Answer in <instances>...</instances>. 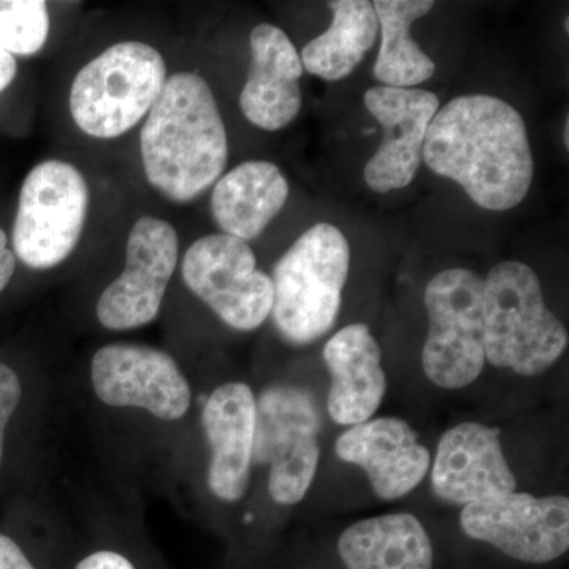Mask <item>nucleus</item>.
I'll list each match as a JSON object with an SVG mask.
<instances>
[{
	"mask_svg": "<svg viewBox=\"0 0 569 569\" xmlns=\"http://www.w3.org/2000/svg\"><path fill=\"white\" fill-rule=\"evenodd\" d=\"M422 159L488 211L516 208L533 181V152L522 116L505 100L482 93L456 97L437 111Z\"/></svg>",
	"mask_w": 569,
	"mask_h": 569,
	"instance_id": "f257e3e1",
	"label": "nucleus"
},
{
	"mask_svg": "<svg viewBox=\"0 0 569 569\" xmlns=\"http://www.w3.org/2000/svg\"><path fill=\"white\" fill-rule=\"evenodd\" d=\"M142 167L153 189L189 203L219 181L228 137L208 81L181 71L164 82L140 134Z\"/></svg>",
	"mask_w": 569,
	"mask_h": 569,
	"instance_id": "f03ea898",
	"label": "nucleus"
},
{
	"mask_svg": "<svg viewBox=\"0 0 569 569\" xmlns=\"http://www.w3.org/2000/svg\"><path fill=\"white\" fill-rule=\"evenodd\" d=\"M486 362L516 376L538 377L567 351V326L550 312L537 272L501 261L485 280Z\"/></svg>",
	"mask_w": 569,
	"mask_h": 569,
	"instance_id": "7ed1b4c3",
	"label": "nucleus"
},
{
	"mask_svg": "<svg viewBox=\"0 0 569 569\" xmlns=\"http://www.w3.org/2000/svg\"><path fill=\"white\" fill-rule=\"evenodd\" d=\"M350 258L342 231L320 222L299 236L277 261L271 316L287 342L309 346L331 331L342 306Z\"/></svg>",
	"mask_w": 569,
	"mask_h": 569,
	"instance_id": "20e7f679",
	"label": "nucleus"
},
{
	"mask_svg": "<svg viewBox=\"0 0 569 569\" xmlns=\"http://www.w3.org/2000/svg\"><path fill=\"white\" fill-rule=\"evenodd\" d=\"M167 80V63L156 48L141 41L112 44L74 77L71 118L89 137H122L149 114Z\"/></svg>",
	"mask_w": 569,
	"mask_h": 569,
	"instance_id": "39448f33",
	"label": "nucleus"
},
{
	"mask_svg": "<svg viewBox=\"0 0 569 569\" xmlns=\"http://www.w3.org/2000/svg\"><path fill=\"white\" fill-rule=\"evenodd\" d=\"M429 332L421 366L430 383L448 391L473 385L486 366L485 280L470 269L438 272L427 283Z\"/></svg>",
	"mask_w": 569,
	"mask_h": 569,
	"instance_id": "423d86ee",
	"label": "nucleus"
},
{
	"mask_svg": "<svg viewBox=\"0 0 569 569\" xmlns=\"http://www.w3.org/2000/svg\"><path fill=\"white\" fill-rule=\"evenodd\" d=\"M320 411L306 389L271 387L257 399L253 462L269 467L268 490L276 503H301L317 477Z\"/></svg>",
	"mask_w": 569,
	"mask_h": 569,
	"instance_id": "0eeeda50",
	"label": "nucleus"
},
{
	"mask_svg": "<svg viewBox=\"0 0 569 569\" xmlns=\"http://www.w3.org/2000/svg\"><path fill=\"white\" fill-rule=\"evenodd\" d=\"M89 186L77 167L47 160L26 176L13 223V249L32 269L63 263L80 242Z\"/></svg>",
	"mask_w": 569,
	"mask_h": 569,
	"instance_id": "6e6552de",
	"label": "nucleus"
},
{
	"mask_svg": "<svg viewBox=\"0 0 569 569\" xmlns=\"http://www.w3.org/2000/svg\"><path fill=\"white\" fill-rule=\"evenodd\" d=\"M182 277L187 288L236 331H253L271 316V277L257 268L253 250L241 239H198L183 254Z\"/></svg>",
	"mask_w": 569,
	"mask_h": 569,
	"instance_id": "1a4fd4ad",
	"label": "nucleus"
},
{
	"mask_svg": "<svg viewBox=\"0 0 569 569\" xmlns=\"http://www.w3.org/2000/svg\"><path fill=\"white\" fill-rule=\"evenodd\" d=\"M459 522L468 538L488 542L523 563H550L569 549V500L565 496L511 492L489 498L463 507Z\"/></svg>",
	"mask_w": 569,
	"mask_h": 569,
	"instance_id": "9d476101",
	"label": "nucleus"
},
{
	"mask_svg": "<svg viewBox=\"0 0 569 569\" xmlns=\"http://www.w3.org/2000/svg\"><path fill=\"white\" fill-rule=\"evenodd\" d=\"M178 260L173 224L149 216L138 219L127 239L126 269L97 302L100 325L129 331L156 320Z\"/></svg>",
	"mask_w": 569,
	"mask_h": 569,
	"instance_id": "9b49d317",
	"label": "nucleus"
},
{
	"mask_svg": "<svg viewBox=\"0 0 569 569\" xmlns=\"http://www.w3.org/2000/svg\"><path fill=\"white\" fill-rule=\"evenodd\" d=\"M92 388L110 407H134L163 421L186 417L192 403L189 381L162 350L137 343H111L92 358Z\"/></svg>",
	"mask_w": 569,
	"mask_h": 569,
	"instance_id": "f8f14e48",
	"label": "nucleus"
},
{
	"mask_svg": "<svg viewBox=\"0 0 569 569\" xmlns=\"http://www.w3.org/2000/svg\"><path fill=\"white\" fill-rule=\"evenodd\" d=\"M365 104L383 129V141L365 167V181L377 193L406 189L421 167L427 130L440 100L425 89L373 86L365 93Z\"/></svg>",
	"mask_w": 569,
	"mask_h": 569,
	"instance_id": "ddd939ff",
	"label": "nucleus"
},
{
	"mask_svg": "<svg viewBox=\"0 0 569 569\" xmlns=\"http://www.w3.org/2000/svg\"><path fill=\"white\" fill-rule=\"evenodd\" d=\"M498 427L460 422L441 436L430 463V485L441 501L467 507L516 492L518 479L509 467Z\"/></svg>",
	"mask_w": 569,
	"mask_h": 569,
	"instance_id": "4468645a",
	"label": "nucleus"
},
{
	"mask_svg": "<svg viewBox=\"0 0 569 569\" xmlns=\"http://www.w3.org/2000/svg\"><path fill=\"white\" fill-rule=\"evenodd\" d=\"M337 458L361 468L385 501L408 496L425 481L432 463L429 449L403 419L383 417L348 427L337 438Z\"/></svg>",
	"mask_w": 569,
	"mask_h": 569,
	"instance_id": "2eb2a0df",
	"label": "nucleus"
},
{
	"mask_svg": "<svg viewBox=\"0 0 569 569\" xmlns=\"http://www.w3.org/2000/svg\"><path fill=\"white\" fill-rule=\"evenodd\" d=\"M250 52L249 74L239 103L247 121L277 132L301 111V56L290 37L268 22L258 24L250 33Z\"/></svg>",
	"mask_w": 569,
	"mask_h": 569,
	"instance_id": "dca6fc26",
	"label": "nucleus"
},
{
	"mask_svg": "<svg viewBox=\"0 0 569 569\" xmlns=\"http://www.w3.org/2000/svg\"><path fill=\"white\" fill-rule=\"evenodd\" d=\"M257 399L246 383H224L203 408V427L211 445L208 485L220 500L234 503L246 496L253 463Z\"/></svg>",
	"mask_w": 569,
	"mask_h": 569,
	"instance_id": "f3484780",
	"label": "nucleus"
},
{
	"mask_svg": "<svg viewBox=\"0 0 569 569\" xmlns=\"http://www.w3.org/2000/svg\"><path fill=\"white\" fill-rule=\"evenodd\" d=\"M326 367L331 377L328 413L339 426H356L377 413L388 391L381 348L365 323L348 325L326 342Z\"/></svg>",
	"mask_w": 569,
	"mask_h": 569,
	"instance_id": "a211bd4d",
	"label": "nucleus"
},
{
	"mask_svg": "<svg viewBox=\"0 0 569 569\" xmlns=\"http://www.w3.org/2000/svg\"><path fill=\"white\" fill-rule=\"evenodd\" d=\"M290 193L287 178L268 160H247L213 186L211 212L223 234L249 242L279 216Z\"/></svg>",
	"mask_w": 569,
	"mask_h": 569,
	"instance_id": "6ab92c4d",
	"label": "nucleus"
},
{
	"mask_svg": "<svg viewBox=\"0 0 569 569\" xmlns=\"http://www.w3.org/2000/svg\"><path fill=\"white\" fill-rule=\"evenodd\" d=\"M347 569H433V546L421 520L391 512L351 523L337 542Z\"/></svg>",
	"mask_w": 569,
	"mask_h": 569,
	"instance_id": "aec40b11",
	"label": "nucleus"
},
{
	"mask_svg": "<svg viewBox=\"0 0 569 569\" xmlns=\"http://www.w3.org/2000/svg\"><path fill=\"white\" fill-rule=\"evenodd\" d=\"M332 22L328 31L302 48L305 70L321 80L335 82L353 73L380 33L376 10L369 0L328 2Z\"/></svg>",
	"mask_w": 569,
	"mask_h": 569,
	"instance_id": "412c9836",
	"label": "nucleus"
},
{
	"mask_svg": "<svg viewBox=\"0 0 569 569\" xmlns=\"http://www.w3.org/2000/svg\"><path fill=\"white\" fill-rule=\"evenodd\" d=\"M381 44L373 77L388 88L415 89L433 77L436 62L411 39V26L436 7L432 0H376Z\"/></svg>",
	"mask_w": 569,
	"mask_h": 569,
	"instance_id": "4be33fe9",
	"label": "nucleus"
},
{
	"mask_svg": "<svg viewBox=\"0 0 569 569\" xmlns=\"http://www.w3.org/2000/svg\"><path fill=\"white\" fill-rule=\"evenodd\" d=\"M43 0H0V50L10 56L37 54L50 36Z\"/></svg>",
	"mask_w": 569,
	"mask_h": 569,
	"instance_id": "5701e85b",
	"label": "nucleus"
},
{
	"mask_svg": "<svg viewBox=\"0 0 569 569\" xmlns=\"http://www.w3.org/2000/svg\"><path fill=\"white\" fill-rule=\"evenodd\" d=\"M21 400V383L17 373L9 366L0 362V462L3 456V437L7 425L13 417Z\"/></svg>",
	"mask_w": 569,
	"mask_h": 569,
	"instance_id": "b1692460",
	"label": "nucleus"
},
{
	"mask_svg": "<svg viewBox=\"0 0 569 569\" xmlns=\"http://www.w3.org/2000/svg\"><path fill=\"white\" fill-rule=\"evenodd\" d=\"M74 569H137L122 553L100 550L82 559Z\"/></svg>",
	"mask_w": 569,
	"mask_h": 569,
	"instance_id": "393cba45",
	"label": "nucleus"
},
{
	"mask_svg": "<svg viewBox=\"0 0 569 569\" xmlns=\"http://www.w3.org/2000/svg\"><path fill=\"white\" fill-rule=\"evenodd\" d=\"M0 569H37L13 539L0 535Z\"/></svg>",
	"mask_w": 569,
	"mask_h": 569,
	"instance_id": "a878e982",
	"label": "nucleus"
},
{
	"mask_svg": "<svg viewBox=\"0 0 569 569\" xmlns=\"http://www.w3.org/2000/svg\"><path fill=\"white\" fill-rule=\"evenodd\" d=\"M7 242L9 241H7L6 231L0 230V291L6 290L17 269V258L7 247Z\"/></svg>",
	"mask_w": 569,
	"mask_h": 569,
	"instance_id": "bb28decb",
	"label": "nucleus"
},
{
	"mask_svg": "<svg viewBox=\"0 0 569 569\" xmlns=\"http://www.w3.org/2000/svg\"><path fill=\"white\" fill-rule=\"evenodd\" d=\"M18 73L17 59L9 52L0 50V93L13 82Z\"/></svg>",
	"mask_w": 569,
	"mask_h": 569,
	"instance_id": "cd10ccee",
	"label": "nucleus"
},
{
	"mask_svg": "<svg viewBox=\"0 0 569 569\" xmlns=\"http://www.w3.org/2000/svg\"><path fill=\"white\" fill-rule=\"evenodd\" d=\"M569 122H568V119H567V122H565V144H567V149H568V144H569Z\"/></svg>",
	"mask_w": 569,
	"mask_h": 569,
	"instance_id": "c85d7f7f",
	"label": "nucleus"
}]
</instances>
